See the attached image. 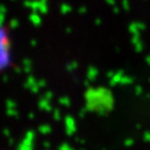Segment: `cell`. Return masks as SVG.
<instances>
[{
    "mask_svg": "<svg viewBox=\"0 0 150 150\" xmlns=\"http://www.w3.org/2000/svg\"><path fill=\"white\" fill-rule=\"evenodd\" d=\"M12 63V40L7 28L0 24V73L5 71Z\"/></svg>",
    "mask_w": 150,
    "mask_h": 150,
    "instance_id": "6da1fadb",
    "label": "cell"
}]
</instances>
